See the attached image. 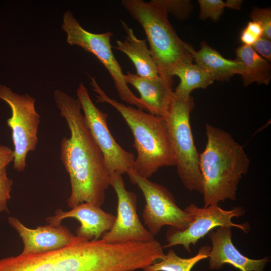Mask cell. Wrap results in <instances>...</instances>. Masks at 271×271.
<instances>
[{"instance_id": "1", "label": "cell", "mask_w": 271, "mask_h": 271, "mask_svg": "<svg viewBox=\"0 0 271 271\" xmlns=\"http://www.w3.org/2000/svg\"><path fill=\"white\" fill-rule=\"evenodd\" d=\"M54 97L70 137L60 143V159L69 176L71 191L67 199L72 208L84 202L101 207L110 186L103 156L87 127L79 101L59 89Z\"/></svg>"}, {"instance_id": "2", "label": "cell", "mask_w": 271, "mask_h": 271, "mask_svg": "<svg viewBox=\"0 0 271 271\" xmlns=\"http://www.w3.org/2000/svg\"><path fill=\"white\" fill-rule=\"evenodd\" d=\"M207 143L200 154L204 207L235 200L238 184L248 171L249 159L243 147L228 132L205 124Z\"/></svg>"}, {"instance_id": "3", "label": "cell", "mask_w": 271, "mask_h": 271, "mask_svg": "<svg viewBox=\"0 0 271 271\" xmlns=\"http://www.w3.org/2000/svg\"><path fill=\"white\" fill-rule=\"evenodd\" d=\"M90 78L93 90L97 94L96 101L108 103L115 108L133 134L137 157L132 170L140 176L149 179L159 169L175 166V159L161 117L109 97L95 78Z\"/></svg>"}, {"instance_id": "4", "label": "cell", "mask_w": 271, "mask_h": 271, "mask_svg": "<svg viewBox=\"0 0 271 271\" xmlns=\"http://www.w3.org/2000/svg\"><path fill=\"white\" fill-rule=\"evenodd\" d=\"M115 259L110 246L101 239L79 237L55 250L20 254L0 259V271H115Z\"/></svg>"}, {"instance_id": "5", "label": "cell", "mask_w": 271, "mask_h": 271, "mask_svg": "<svg viewBox=\"0 0 271 271\" xmlns=\"http://www.w3.org/2000/svg\"><path fill=\"white\" fill-rule=\"evenodd\" d=\"M121 3L143 28L159 76L173 79L171 73L175 68L193 63L195 50L179 37L169 20L168 14L154 0H122Z\"/></svg>"}, {"instance_id": "6", "label": "cell", "mask_w": 271, "mask_h": 271, "mask_svg": "<svg viewBox=\"0 0 271 271\" xmlns=\"http://www.w3.org/2000/svg\"><path fill=\"white\" fill-rule=\"evenodd\" d=\"M195 103L191 95L174 94L166 114L161 117L173 154L178 175L190 191L202 193L200 153L195 145L190 116Z\"/></svg>"}, {"instance_id": "7", "label": "cell", "mask_w": 271, "mask_h": 271, "mask_svg": "<svg viewBox=\"0 0 271 271\" xmlns=\"http://www.w3.org/2000/svg\"><path fill=\"white\" fill-rule=\"evenodd\" d=\"M62 30L67 34L66 41L71 46H78L93 54L110 74L120 99L138 108L146 110L145 107L129 88L121 67L111 49L110 40L112 33H93L84 29L74 17L70 10L63 14Z\"/></svg>"}, {"instance_id": "8", "label": "cell", "mask_w": 271, "mask_h": 271, "mask_svg": "<svg viewBox=\"0 0 271 271\" xmlns=\"http://www.w3.org/2000/svg\"><path fill=\"white\" fill-rule=\"evenodd\" d=\"M0 99L8 104L12 111L7 122L12 130L14 146L13 168L18 172H23L28 153L34 151L38 143L40 115L35 109V99L28 94L15 93L3 85H0Z\"/></svg>"}, {"instance_id": "9", "label": "cell", "mask_w": 271, "mask_h": 271, "mask_svg": "<svg viewBox=\"0 0 271 271\" xmlns=\"http://www.w3.org/2000/svg\"><path fill=\"white\" fill-rule=\"evenodd\" d=\"M127 174L130 182L138 185L144 196L146 204L142 216L152 235H157L165 225L181 230L189 226L192 219L191 215L178 206L168 189L140 176L132 170Z\"/></svg>"}, {"instance_id": "10", "label": "cell", "mask_w": 271, "mask_h": 271, "mask_svg": "<svg viewBox=\"0 0 271 271\" xmlns=\"http://www.w3.org/2000/svg\"><path fill=\"white\" fill-rule=\"evenodd\" d=\"M76 94L84 112L85 123L103 156L108 173L127 174L133 170L134 155L115 141L108 126V114L94 105L82 82L79 85Z\"/></svg>"}, {"instance_id": "11", "label": "cell", "mask_w": 271, "mask_h": 271, "mask_svg": "<svg viewBox=\"0 0 271 271\" xmlns=\"http://www.w3.org/2000/svg\"><path fill=\"white\" fill-rule=\"evenodd\" d=\"M184 210L191 215V222L183 230L171 227L166 234L168 243L163 248L182 245L191 253V244L195 245L201 238L218 227H234L245 233L249 229L247 223L236 224L232 221L233 218L240 217L244 214L245 210L240 206L225 210L218 205L199 207L191 203Z\"/></svg>"}, {"instance_id": "12", "label": "cell", "mask_w": 271, "mask_h": 271, "mask_svg": "<svg viewBox=\"0 0 271 271\" xmlns=\"http://www.w3.org/2000/svg\"><path fill=\"white\" fill-rule=\"evenodd\" d=\"M110 186L117 197V215L111 229L101 239L110 243L148 242L155 239L141 222L137 211V198L132 191L127 190L122 175H110Z\"/></svg>"}, {"instance_id": "13", "label": "cell", "mask_w": 271, "mask_h": 271, "mask_svg": "<svg viewBox=\"0 0 271 271\" xmlns=\"http://www.w3.org/2000/svg\"><path fill=\"white\" fill-rule=\"evenodd\" d=\"M73 218L80 223L76 230L77 237L87 240L101 239L102 235L112 227L115 216L103 210L101 207L87 202H84L64 211L58 209L54 216L48 217L47 223L53 225L61 224L63 219Z\"/></svg>"}, {"instance_id": "14", "label": "cell", "mask_w": 271, "mask_h": 271, "mask_svg": "<svg viewBox=\"0 0 271 271\" xmlns=\"http://www.w3.org/2000/svg\"><path fill=\"white\" fill-rule=\"evenodd\" d=\"M8 220L23 240L24 249L22 254L55 250L67 246L79 238L61 224L58 225L49 224L32 229L25 226L16 217L10 216Z\"/></svg>"}, {"instance_id": "15", "label": "cell", "mask_w": 271, "mask_h": 271, "mask_svg": "<svg viewBox=\"0 0 271 271\" xmlns=\"http://www.w3.org/2000/svg\"><path fill=\"white\" fill-rule=\"evenodd\" d=\"M231 228L220 226L208 233L212 244L209 256L210 269H219L228 263L241 271H263L269 257L252 259L243 255L232 243Z\"/></svg>"}, {"instance_id": "16", "label": "cell", "mask_w": 271, "mask_h": 271, "mask_svg": "<svg viewBox=\"0 0 271 271\" xmlns=\"http://www.w3.org/2000/svg\"><path fill=\"white\" fill-rule=\"evenodd\" d=\"M128 84L139 92V99L146 110L155 116L162 117L168 112L173 95V79L159 76L156 78L142 77L127 71L124 74Z\"/></svg>"}, {"instance_id": "17", "label": "cell", "mask_w": 271, "mask_h": 271, "mask_svg": "<svg viewBox=\"0 0 271 271\" xmlns=\"http://www.w3.org/2000/svg\"><path fill=\"white\" fill-rule=\"evenodd\" d=\"M120 21L126 36L123 41L117 40L114 48L129 58L136 69L137 75L145 78L159 77L158 66L148 48L146 40L138 39L133 29Z\"/></svg>"}, {"instance_id": "18", "label": "cell", "mask_w": 271, "mask_h": 271, "mask_svg": "<svg viewBox=\"0 0 271 271\" xmlns=\"http://www.w3.org/2000/svg\"><path fill=\"white\" fill-rule=\"evenodd\" d=\"M193 61L207 72L214 81H228L236 74L241 75L243 70L241 62L236 59L232 60L225 58L205 41L201 43L199 51L194 52Z\"/></svg>"}, {"instance_id": "19", "label": "cell", "mask_w": 271, "mask_h": 271, "mask_svg": "<svg viewBox=\"0 0 271 271\" xmlns=\"http://www.w3.org/2000/svg\"><path fill=\"white\" fill-rule=\"evenodd\" d=\"M237 60L243 67L241 75L243 84L247 86L252 83L268 85L271 79L269 62L257 53L250 46L241 45L236 50Z\"/></svg>"}, {"instance_id": "20", "label": "cell", "mask_w": 271, "mask_h": 271, "mask_svg": "<svg viewBox=\"0 0 271 271\" xmlns=\"http://www.w3.org/2000/svg\"><path fill=\"white\" fill-rule=\"evenodd\" d=\"M173 77L177 76L180 83L174 94L179 97H188L195 89H205L214 80L205 70L193 63L184 64L175 68L171 72Z\"/></svg>"}, {"instance_id": "21", "label": "cell", "mask_w": 271, "mask_h": 271, "mask_svg": "<svg viewBox=\"0 0 271 271\" xmlns=\"http://www.w3.org/2000/svg\"><path fill=\"white\" fill-rule=\"evenodd\" d=\"M211 247L201 246L196 255L190 258L178 256L173 249H170L159 262H155L145 267L144 271H191L199 261L209 257Z\"/></svg>"}, {"instance_id": "22", "label": "cell", "mask_w": 271, "mask_h": 271, "mask_svg": "<svg viewBox=\"0 0 271 271\" xmlns=\"http://www.w3.org/2000/svg\"><path fill=\"white\" fill-rule=\"evenodd\" d=\"M169 14L181 20L187 19L190 15L193 6L188 0H154Z\"/></svg>"}, {"instance_id": "23", "label": "cell", "mask_w": 271, "mask_h": 271, "mask_svg": "<svg viewBox=\"0 0 271 271\" xmlns=\"http://www.w3.org/2000/svg\"><path fill=\"white\" fill-rule=\"evenodd\" d=\"M200 7L199 18L205 20L210 19L217 21L223 14L225 8V2L222 0H199Z\"/></svg>"}, {"instance_id": "24", "label": "cell", "mask_w": 271, "mask_h": 271, "mask_svg": "<svg viewBox=\"0 0 271 271\" xmlns=\"http://www.w3.org/2000/svg\"><path fill=\"white\" fill-rule=\"evenodd\" d=\"M250 17L253 21L258 23L263 30L262 36L271 39V10L269 8L260 9L254 7Z\"/></svg>"}, {"instance_id": "25", "label": "cell", "mask_w": 271, "mask_h": 271, "mask_svg": "<svg viewBox=\"0 0 271 271\" xmlns=\"http://www.w3.org/2000/svg\"><path fill=\"white\" fill-rule=\"evenodd\" d=\"M13 180L7 176L6 168L0 170V212H9L8 201L11 199Z\"/></svg>"}, {"instance_id": "26", "label": "cell", "mask_w": 271, "mask_h": 271, "mask_svg": "<svg viewBox=\"0 0 271 271\" xmlns=\"http://www.w3.org/2000/svg\"><path fill=\"white\" fill-rule=\"evenodd\" d=\"M251 48L260 56L268 62L271 60V41L264 38L260 37Z\"/></svg>"}, {"instance_id": "27", "label": "cell", "mask_w": 271, "mask_h": 271, "mask_svg": "<svg viewBox=\"0 0 271 271\" xmlns=\"http://www.w3.org/2000/svg\"><path fill=\"white\" fill-rule=\"evenodd\" d=\"M14 160V151L8 146L0 145V170Z\"/></svg>"}, {"instance_id": "28", "label": "cell", "mask_w": 271, "mask_h": 271, "mask_svg": "<svg viewBox=\"0 0 271 271\" xmlns=\"http://www.w3.org/2000/svg\"><path fill=\"white\" fill-rule=\"evenodd\" d=\"M259 38L246 27L241 31L240 37V41L243 45L250 47Z\"/></svg>"}, {"instance_id": "29", "label": "cell", "mask_w": 271, "mask_h": 271, "mask_svg": "<svg viewBox=\"0 0 271 271\" xmlns=\"http://www.w3.org/2000/svg\"><path fill=\"white\" fill-rule=\"evenodd\" d=\"M242 3L243 1L241 0H227L225 2V8L239 10L241 9Z\"/></svg>"}]
</instances>
